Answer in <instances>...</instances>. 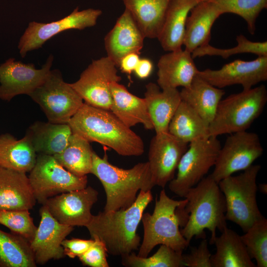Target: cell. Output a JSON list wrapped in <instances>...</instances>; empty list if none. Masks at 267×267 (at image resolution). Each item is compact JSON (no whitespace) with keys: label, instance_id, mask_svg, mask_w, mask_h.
I'll use <instances>...</instances> for the list:
<instances>
[{"label":"cell","instance_id":"cell-1","mask_svg":"<svg viewBox=\"0 0 267 267\" xmlns=\"http://www.w3.org/2000/svg\"><path fill=\"white\" fill-rule=\"evenodd\" d=\"M153 200L151 190H140L129 207L93 215L86 226L91 238L104 245L107 253L121 257L139 249L140 237L137 229L144 210Z\"/></svg>","mask_w":267,"mask_h":267},{"label":"cell","instance_id":"cell-2","mask_svg":"<svg viewBox=\"0 0 267 267\" xmlns=\"http://www.w3.org/2000/svg\"><path fill=\"white\" fill-rule=\"evenodd\" d=\"M68 124L73 133L89 142L108 146L120 155L137 156L144 152L141 137L110 110L93 107L84 102Z\"/></svg>","mask_w":267,"mask_h":267},{"label":"cell","instance_id":"cell-3","mask_svg":"<svg viewBox=\"0 0 267 267\" xmlns=\"http://www.w3.org/2000/svg\"><path fill=\"white\" fill-rule=\"evenodd\" d=\"M186 203L185 198L175 200L169 197L164 189L161 191L152 214L143 213L141 217L144 234L138 256L147 257L158 245H167L182 253L190 244L179 229L188 219L189 214L185 209Z\"/></svg>","mask_w":267,"mask_h":267},{"label":"cell","instance_id":"cell-4","mask_svg":"<svg viewBox=\"0 0 267 267\" xmlns=\"http://www.w3.org/2000/svg\"><path fill=\"white\" fill-rule=\"evenodd\" d=\"M184 198L189 216L181 233L190 243L194 236L205 238L207 229L211 234L210 243L214 244L216 230L222 232L227 227L226 202L218 183L209 175L189 189Z\"/></svg>","mask_w":267,"mask_h":267},{"label":"cell","instance_id":"cell-5","mask_svg":"<svg viewBox=\"0 0 267 267\" xmlns=\"http://www.w3.org/2000/svg\"><path fill=\"white\" fill-rule=\"evenodd\" d=\"M90 174L97 178L104 188L105 212L129 207L135 201L138 191L151 190L155 186L148 162L124 169L111 164L106 154L101 158L94 152Z\"/></svg>","mask_w":267,"mask_h":267},{"label":"cell","instance_id":"cell-6","mask_svg":"<svg viewBox=\"0 0 267 267\" xmlns=\"http://www.w3.org/2000/svg\"><path fill=\"white\" fill-rule=\"evenodd\" d=\"M267 102L264 85L231 94L220 101L209 125V136L245 131L262 114Z\"/></svg>","mask_w":267,"mask_h":267},{"label":"cell","instance_id":"cell-7","mask_svg":"<svg viewBox=\"0 0 267 267\" xmlns=\"http://www.w3.org/2000/svg\"><path fill=\"white\" fill-rule=\"evenodd\" d=\"M261 169L260 165H252L241 174L228 176L218 183L226 202V220L235 223L244 232L264 217L256 198L257 178Z\"/></svg>","mask_w":267,"mask_h":267},{"label":"cell","instance_id":"cell-8","mask_svg":"<svg viewBox=\"0 0 267 267\" xmlns=\"http://www.w3.org/2000/svg\"><path fill=\"white\" fill-rule=\"evenodd\" d=\"M29 96L39 104L48 121L53 123L68 124L84 102L70 84L63 80L58 69L50 70Z\"/></svg>","mask_w":267,"mask_h":267},{"label":"cell","instance_id":"cell-9","mask_svg":"<svg viewBox=\"0 0 267 267\" xmlns=\"http://www.w3.org/2000/svg\"><path fill=\"white\" fill-rule=\"evenodd\" d=\"M221 146L217 137L212 136L190 142L179 161L176 177L169 182V189L184 198L214 166Z\"/></svg>","mask_w":267,"mask_h":267},{"label":"cell","instance_id":"cell-10","mask_svg":"<svg viewBox=\"0 0 267 267\" xmlns=\"http://www.w3.org/2000/svg\"><path fill=\"white\" fill-rule=\"evenodd\" d=\"M28 177L35 199L43 205L49 198L87 186V176H77L61 165L53 156L38 154Z\"/></svg>","mask_w":267,"mask_h":267},{"label":"cell","instance_id":"cell-11","mask_svg":"<svg viewBox=\"0 0 267 267\" xmlns=\"http://www.w3.org/2000/svg\"><path fill=\"white\" fill-rule=\"evenodd\" d=\"M263 151L256 133L245 131L231 134L221 146L210 175L218 183L233 173L250 167Z\"/></svg>","mask_w":267,"mask_h":267},{"label":"cell","instance_id":"cell-12","mask_svg":"<svg viewBox=\"0 0 267 267\" xmlns=\"http://www.w3.org/2000/svg\"><path fill=\"white\" fill-rule=\"evenodd\" d=\"M118 67L108 56L93 60L70 84L85 102L97 108L110 110L112 102L110 84L120 82Z\"/></svg>","mask_w":267,"mask_h":267},{"label":"cell","instance_id":"cell-13","mask_svg":"<svg viewBox=\"0 0 267 267\" xmlns=\"http://www.w3.org/2000/svg\"><path fill=\"white\" fill-rule=\"evenodd\" d=\"M101 14L102 11L98 9L80 11L77 7L67 16L55 21L29 22L18 45L21 57L24 58L29 51L41 47L47 40L63 31L82 30L95 26Z\"/></svg>","mask_w":267,"mask_h":267},{"label":"cell","instance_id":"cell-14","mask_svg":"<svg viewBox=\"0 0 267 267\" xmlns=\"http://www.w3.org/2000/svg\"><path fill=\"white\" fill-rule=\"evenodd\" d=\"M53 61L50 54L40 69L10 58L0 65V99L9 101L16 95L31 94L44 81Z\"/></svg>","mask_w":267,"mask_h":267},{"label":"cell","instance_id":"cell-15","mask_svg":"<svg viewBox=\"0 0 267 267\" xmlns=\"http://www.w3.org/2000/svg\"><path fill=\"white\" fill-rule=\"evenodd\" d=\"M188 144L169 132L156 134L152 137L147 162L155 186L164 188L175 178L179 161Z\"/></svg>","mask_w":267,"mask_h":267},{"label":"cell","instance_id":"cell-16","mask_svg":"<svg viewBox=\"0 0 267 267\" xmlns=\"http://www.w3.org/2000/svg\"><path fill=\"white\" fill-rule=\"evenodd\" d=\"M197 75L220 89L240 85L247 90L267 80V56H258L251 61L236 59L217 70H199Z\"/></svg>","mask_w":267,"mask_h":267},{"label":"cell","instance_id":"cell-17","mask_svg":"<svg viewBox=\"0 0 267 267\" xmlns=\"http://www.w3.org/2000/svg\"><path fill=\"white\" fill-rule=\"evenodd\" d=\"M98 192L91 186L73 190L48 199L45 205L59 222L72 226H86L93 215L91 209L98 200Z\"/></svg>","mask_w":267,"mask_h":267},{"label":"cell","instance_id":"cell-18","mask_svg":"<svg viewBox=\"0 0 267 267\" xmlns=\"http://www.w3.org/2000/svg\"><path fill=\"white\" fill-rule=\"evenodd\" d=\"M40 214V224L30 245L36 264L42 265L65 256L61 243L74 230V226L57 221L45 205L41 208Z\"/></svg>","mask_w":267,"mask_h":267},{"label":"cell","instance_id":"cell-19","mask_svg":"<svg viewBox=\"0 0 267 267\" xmlns=\"http://www.w3.org/2000/svg\"><path fill=\"white\" fill-rule=\"evenodd\" d=\"M145 38L130 12L125 8L104 38L107 56L117 65L127 54H140Z\"/></svg>","mask_w":267,"mask_h":267},{"label":"cell","instance_id":"cell-20","mask_svg":"<svg viewBox=\"0 0 267 267\" xmlns=\"http://www.w3.org/2000/svg\"><path fill=\"white\" fill-rule=\"evenodd\" d=\"M191 53L182 48L162 55L157 67V85L161 89L188 86L199 70Z\"/></svg>","mask_w":267,"mask_h":267},{"label":"cell","instance_id":"cell-21","mask_svg":"<svg viewBox=\"0 0 267 267\" xmlns=\"http://www.w3.org/2000/svg\"><path fill=\"white\" fill-rule=\"evenodd\" d=\"M36 202L26 173L0 167V211L30 210Z\"/></svg>","mask_w":267,"mask_h":267},{"label":"cell","instance_id":"cell-22","mask_svg":"<svg viewBox=\"0 0 267 267\" xmlns=\"http://www.w3.org/2000/svg\"><path fill=\"white\" fill-rule=\"evenodd\" d=\"M112 102L110 111L129 128L142 124L146 130L154 129L145 100L128 90L119 82L110 84Z\"/></svg>","mask_w":267,"mask_h":267},{"label":"cell","instance_id":"cell-23","mask_svg":"<svg viewBox=\"0 0 267 267\" xmlns=\"http://www.w3.org/2000/svg\"><path fill=\"white\" fill-rule=\"evenodd\" d=\"M189 13L185 23L183 45L184 49L192 53L209 44L212 27L222 13L216 5L207 1H200Z\"/></svg>","mask_w":267,"mask_h":267},{"label":"cell","instance_id":"cell-24","mask_svg":"<svg viewBox=\"0 0 267 267\" xmlns=\"http://www.w3.org/2000/svg\"><path fill=\"white\" fill-rule=\"evenodd\" d=\"M144 98L156 134L168 132L169 123L181 100L177 89H161L154 83L145 86Z\"/></svg>","mask_w":267,"mask_h":267},{"label":"cell","instance_id":"cell-25","mask_svg":"<svg viewBox=\"0 0 267 267\" xmlns=\"http://www.w3.org/2000/svg\"><path fill=\"white\" fill-rule=\"evenodd\" d=\"M72 134L68 124L36 121L29 126L25 136L37 154L54 156L64 149Z\"/></svg>","mask_w":267,"mask_h":267},{"label":"cell","instance_id":"cell-26","mask_svg":"<svg viewBox=\"0 0 267 267\" xmlns=\"http://www.w3.org/2000/svg\"><path fill=\"white\" fill-rule=\"evenodd\" d=\"M199 0H170L163 25L157 38L164 50L171 51L182 48L185 23L190 10Z\"/></svg>","mask_w":267,"mask_h":267},{"label":"cell","instance_id":"cell-27","mask_svg":"<svg viewBox=\"0 0 267 267\" xmlns=\"http://www.w3.org/2000/svg\"><path fill=\"white\" fill-rule=\"evenodd\" d=\"M179 93L181 100L210 124L225 92L212 86L197 74L191 84L182 88Z\"/></svg>","mask_w":267,"mask_h":267},{"label":"cell","instance_id":"cell-28","mask_svg":"<svg viewBox=\"0 0 267 267\" xmlns=\"http://www.w3.org/2000/svg\"><path fill=\"white\" fill-rule=\"evenodd\" d=\"M170 0H123L145 38H158Z\"/></svg>","mask_w":267,"mask_h":267},{"label":"cell","instance_id":"cell-29","mask_svg":"<svg viewBox=\"0 0 267 267\" xmlns=\"http://www.w3.org/2000/svg\"><path fill=\"white\" fill-rule=\"evenodd\" d=\"M216 237L214 244L215 254L212 255V267H256L240 236L226 227Z\"/></svg>","mask_w":267,"mask_h":267},{"label":"cell","instance_id":"cell-30","mask_svg":"<svg viewBox=\"0 0 267 267\" xmlns=\"http://www.w3.org/2000/svg\"><path fill=\"white\" fill-rule=\"evenodd\" d=\"M37 156L26 136L17 139L8 133L0 135V167L26 173L34 167Z\"/></svg>","mask_w":267,"mask_h":267},{"label":"cell","instance_id":"cell-31","mask_svg":"<svg viewBox=\"0 0 267 267\" xmlns=\"http://www.w3.org/2000/svg\"><path fill=\"white\" fill-rule=\"evenodd\" d=\"M209 125L196 111L181 100L169 123L168 132L189 144L209 136Z\"/></svg>","mask_w":267,"mask_h":267},{"label":"cell","instance_id":"cell-32","mask_svg":"<svg viewBox=\"0 0 267 267\" xmlns=\"http://www.w3.org/2000/svg\"><path fill=\"white\" fill-rule=\"evenodd\" d=\"M93 152L89 141L72 133L64 149L53 156L68 171L84 177L91 173Z\"/></svg>","mask_w":267,"mask_h":267},{"label":"cell","instance_id":"cell-33","mask_svg":"<svg viewBox=\"0 0 267 267\" xmlns=\"http://www.w3.org/2000/svg\"><path fill=\"white\" fill-rule=\"evenodd\" d=\"M30 243L21 236L0 229V267H36Z\"/></svg>","mask_w":267,"mask_h":267},{"label":"cell","instance_id":"cell-34","mask_svg":"<svg viewBox=\"0 0 267 267\" xmlns=\"http://www.w3.org/2000/svg\"><path fill=\"white\" fill-rule=\"evenodd\" d=\"M216 5L222 14L231 13L239 15L247 23L249 32L254 35L256 22L261 12L267 7V0H199Z\"/></svg>","mask_w":267,"mask_h":267},{"label":"cell","instance_id":"cell-35","mask_svg":"<svg viewBox=\"0 0 267 267\" xmlns=\"http://www.w3.org/2000/svg\"><path fill=\"white\" fill-rule=\"evenodd\" d=\"M122 264L130 267H184L182 253L165 245H160L157 252L149 257H139L134 252L123 256Z\"/></svg>","mask_w":267,"mask_h":267},{"label":"cell","instance_id":"cell-36","mask_svg":"<svg viewBox=\"0 0 267 267\" xmlns=\"http://www.w3.org/2000/svg\"><path fill=\"white\" fill-rule=\"evenodd\" d=\"M237 44L229 48H219L210 44L199 47L191 53L193 58L206 55L219 56L224 59L237 54L252 53L258 56H267V42H252L242 34L236 38Z\"/></svg>","mask_w":267,"mask_h":267},{"label":"cell","instance_id":"cell-37","mask_svg":"<svg viewBox=\"0 0 267 267\" xmlns=\"http://www.w3.org/2000/svg\"><path fill=\"white\" fill-rule=\"evenodd\" d=\"M240 237L250 258L255 259L256 267H267V220L263 217L257 221Z\"/></svg>","mask_w":267,"mask_h":267},{"label":"cell","instance_id":"cell-38","mask_svg":"<svg viewBox=\"0 0 267 267\" xmlns=\"http://www.w3.org/2000/svg\"><path fill=\"white\" fill-rule=\"evenodd\" d=\"M0 224L30 243L37 227L28 210L0 211Z\"/></svg>","mask_w":267,"mask_h":267},{"label":"cell","instance_id":"cell-39","mask_svg":"<svg viewBox=\"0 0 267 267\" xmlns=\"http://www.w3.org/2000/svg\"><path fill=\"white\" fill-rule=\"evenodd\" d=\"M91 246L78 257L84 266L90 267H109L107 251L104 244L98 239H93Z\"/></svg>","mask_w":267,"mask_h":267},{"label":"cell","instance_id":"cell-40","mask_svg":"<svg viewBox=\"0 0 267 267\" xmlns=\"http://www.w3.org/2000/svg\"><path fill=\"white\" fill-rule=\"evenodd\" d=\"M210 250L208 241L205 238L197 247L191 249L190 252L183 255L184 266L188 267H212Z\"/></svg>","mask_w":267,"mask_h":267},{"label":"cell","instance_id":"cell-41","mask_svg":"<svg viewBox=\"0 0 267 267\" xmlns=\"http://www.w3.org/2000/svg\"><path fill=\"white\" fill-rule=\"evenodd\" d=\"M94 240L79 238L65 239L61 245L63 248L65 256L74 259L85 253L93 244Z\"/></svg>","mask_w":267,"mask_h":267},{"label":"cell","instance_id":"cell-42","mask_svg":"<svg viewBox=\"0 0 267 267\" xmlns=\"http://www.w3.org/2000/svg\"><path fill=\"white\" fill-rule=\"evenodd\" d=\"M139 54L136 53L126 54L121 58L118 67L123 72L131 74L134 72L140 59Z\"/></svg>","mask_w":267,"mask_h":267},{"label":"cell","instance_id":"cell-43","mask_svg":"<svg viewBox=\"0 0 267 267\" xmlns=\"http://www.w3.org/2000/svg\"><path fill=\"white\" fill-rule=\"evenodd\" d=\"M153 69L152 61L147 58H140L134 72L137 77L141 79L147 78L151 74Z\"/></svg>","mask_w":267,"mask_h":267},{"label":"cell","instance_id":"cell-44","mask_svg":"<svg viewBox=\"0 0 267 267\" xmlns=\"http://www.w3.org/2000/svg\"><path fill=\"white\" fill-rule=\"evenodd\" d=\"M260 191L264 194L267 193V185L266 183L260 184L259 186Z\"/></svg>","mask_w":267,"mask_h":267}]
</instances>
